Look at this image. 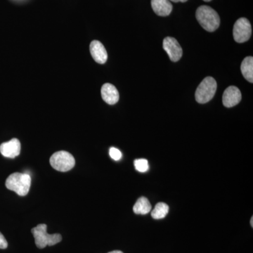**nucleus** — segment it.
Listing matches in <instances>:
<instances>
[{"mask_svg":"<svg viewBox=\"0 0 253 253\" xmlns=\"http://www.w3.org/2000/svg\"><path fill=\"white\" fill-rule=\"evenodd\" d=\"M196 17L199 24L208 32L215 31L220 24V18L217 11L206 5L198 8Z\"/></svg>","mask_w":253,"mask_h":253,"instance_id":"1","label":"nucleus"},{"mask_svg":"<svg viewBox=\"0 0 253 253\" xmlns=\"http://www.w3.org/2000/svg\"><path fill=\"white\" fill-rule=\"evenodd\" d=\"M47 226L44 224H38L36 227L31 229L34 236L37 247L43 249L46 246H52L59 244L62 240V236L59 234H49L46 231Z\"/></svg>","mask_w":253,"mask_h":253,"instance_id":"2","label":"nucleus"},{"mask_svg":"<svg viewBox=\"0 0 253 253\" xmlns=\"http://www.w3.org/2000/svg\"><path fill=\"white\" fill-rule=\"evenodd\" d=\"M6 187L14 191L20 196H26L31 185V177L29 174L15 172L10 174L6 180Z\"/></svg>","mask_w":253,"mask_h":253,"instance_id":"3","label":"nucleus"},{"mask_svg":"<svg viewBox=\"0 0 253 253\" xmlns=\"http://www.w3.org/2000/svg\"><path fill=\"white\" fill-rule=\"evenodd\" d=\"M217 82L212 77L205 78L198 86L196 91V101L199 104L209 102L214 97L217 91Z\"/></svg>","mask_w":253,"mask_h":253,"instance_id":"4","label":"nucleus"},{"mask_svg":"<svg viewBox=\"0 0 253 253\" xmlns=\"http://www.w3.org/2000/svg\"><path fill=\"white\" fill-rule=\"evenodd\" d=\"M51 167L59 172H68L76 165L73 155L65 151H57L50 158Z\"/></svg>","mask_w":253,"mask_h":253,"instance_id":"5","label":"nucleus"},{"mask_svg":"<svg viewBox=\"0 0 253 253\" xmlns=\"http://www.w3.org/2000/svg\"><path fill=\"white\" fill-rule=\"evenodd\" d=\"M252 35L251 23L247 18H241L234 24L233 36L238 43H244L249 41Z\"/></svg>","mask_w":253,"mask_h":253,"instance_id":"6","label":"nucleus"},{"mask_svg":"<svg viewBox=\"0 0 253 253\" xmlns=\"http://www.w3.org/2000/svg\"><path fill=\"white\" fill-rule=\"evenodd\" d=\"M163 46L171 61L176 62L180 60L183 51L180 44L176 39L171 37H167L163 41Z\"/></svg>","mask_w":253,"mask_h":253,"instance_id":"7","label":"nucleus"},{"mask_svg":"<svg viewBox=\"0 0 253 253\" xmlns=\"http://www.w3.org/2000/svg\"><path fill=\"white\" fill-rule=\"evenodd\" d=\"M241 97V92L239 88L235 86H229L223 94V104L226 108L234 107L239 104Z\"/></svg>","mask_w":253,"mask_h":253,"instance_id":"8","label":"nucleus"},{"mask_svg":"<svg viewBox=\"0 0 253 253\" xmlns=\"http://www.w3.org/2000/svg\"><path fill=\"white\" fill-rule=\"evenodd\" d=\"M21 143L17 139H12L0 145V153L4 157L14 158L21 152Z\"/></svg>","mask_w":253,"mask_h":253,"instance_id":"9","label":"nucleus"},{"mask_svg":"<svg viewBox=\"0 0 253 253\" xmlns=\"http://www.w3.org/2000/svg\"><path fill=\"white\" fill-rule=\"evenodd\" d=\"M89 50L93 59L96 63L104 64L108 59V54L102 43L98 41L91 42Z\"/></svg>","mask_w":253,"mask_h":253,"instance_id":"10","label":"nucleus"},{"mask_svg":"<svg viewBox=\"0 0 253 253\" xmlns=\"http://www.w3.org/2000/svg\"><path fill=\"white\" fill-rule=\"evenodd\" d=\"M101 92L103 100L108 104L114 105L119 101V92L112 84H104L101 87Z\"/></svg>","mask_w":253,"mask_h":253,"instance_id":"11","label":"nucleus"},{"mask_svg":"<svg viewBox=\"0 0 253 253\" xmlns=\"http://www.w3.org/2000/svg\"><path fill=\"white\" fill-rule=\"evenodd\" d=\"M151 6L155 13L160 16H168L172 11V5L169 0H151Z\"/></svg>","mask_w":253,"mask_h":253,"instance_id":"12","label":"nucleus"},{"mask_svg":"<svg viewBox=\"0 0 253 253\" xmlns=\"http://www.w3.org/2000/svg\"><path fill=\"white\" fill-rule=\"evenodd\" d=\"M241 71L246 81L253 83V58L248 56L245 58L241 66Z\"/></svg>","mask_w":253,"mask_h":253,"instance_id":"13","label":"nucleus"},{"mask_svg":"<svg viewBox=\"0 0 253 253\" xmlns=\"http://www.w3.org/2000/svg\"><path fill=\"white\" fill-rule=\"evenodd\" d=\"M151 205L146 197H141L136 201L133 211L136 214H146L151 211Z\"/></svg>","mask_w":253,"mask_h":253,"instance_id":"14","label":"nucleus"},{"mask_svg":"<svg viewBox=\"0 0 253 253\" xmlns=\"http://www.w3.org/2000/svg\"><path fill=\"white\" fill-rule=\"evenodd\" d=\"M169 212V206L165 203H158L151 212V217L155 219H163L167 216Z\"/></svg>","mask_w":253,"mask_h":253,"instance_id":"15","label":"nucleus"},{"mask_svg":"<svg viewBox=\"0 0 253 253\" xmlns=\"http://www.w3.org/2000/svg\"><path fill=\"white\" fill-rule=\"evenodd\" d=\"M136 170L140 172H146L149 169V162L146 159H136L134 162Z\"/></svg>","mask_w":253,"mask_h":253,"instance_id":"16","label":"nucleus"},{"mask_svg":"<svg viewBox=\"0 0 253 253\" xmlns=\"http://www.w3.org/2000/svg\"><path fill=\"white\" fill-rule=\"evenodd\" d=\"M109 155L112 159L115 161H119L122 158V153L120 150L115 147H111L109 150Z\"/></svg>","mask_w":253,"mask_h":253,"instance_id":"17","label":"nucleus"},{"mask_svg":"<svg viewBox=\"0 0 253 253\" xmlns=\"http://www.w3.org/2000/svg\"><path fill=\"white\" fill-rule=\"evenodd\" d=\"M8 247V243L3 234L0 232V249H6Z\"/></svg>","mask_w":253,"mask_h":253,"instance_id":"18","label":"nucleus"},{"mask_svg":"<svg viewBox=\"0 0 253 253\" xmlns=\"http://www.w3.org/2000/svg\"><path fill=\"white\" fill-rule=\"evenodd\" d=\"M169 1L172 2H186L188 0H169Z\"/></svg>","mask_w":253,"mask_h":253,"instance_id":"19","label":"nucleus"},{"mask_svg":"<svg viewBox=\"0 0 253 253\" xmlns=\"http://www.w3.org/2000/svg\"><path fill=\"white\" fill-rule=\"evenodd\" d=\"M109 253H123L122 251H111V252H110Z\"/></svg>","mask_w":253,"mask_h":253,"instance_id":"20","label":"nucleus"},{"mask_svg":"<svg viewBox=\"0 0 253 253\" xmlns=\"http://www.w3.org/2000/svg\"><path fill=\"white\" fill-rule=\"evenodd\" d=\"M251 226H252V227H253V217H251Z\"/></svg>","mask_w":253,"mask_h":253,"instance_id":"21","label":"nucleus"},{"mask_svg":"<svg viewBox=\"0 0 253 253\" xmlns=\"http://www.w3.org/2000/svg\"><path fill=\"white\" fill-rule=\"evenodd\" d=\"M205 1H212V0H204Z\"/></svg>","mask_w":253,"mask_h":253,"instance_id":"22","label":"nucleus"}]
</instances>
